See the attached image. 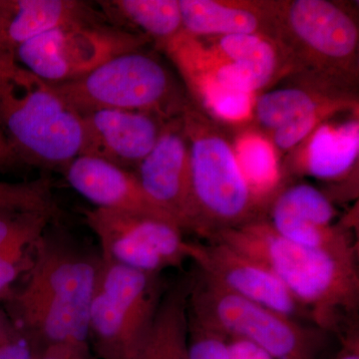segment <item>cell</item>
<instances>
[{
	"label": "cell",
	"mask_w": 359,
	"mask_h": 359,
	"mask_svg": "<svg viewBox=\"0 0 359 359\" xmlns=\"http://www.w3.org/2000/svg\"><path fill=\"white\" fill-rule=\"evenodd\" d=\"M221 241L268 266L325 332L347 330L358 309V252L311 249L276 233L266 218L219 231Z\"/></svg>",
	"instance_id": "cell-2"
},
{
	"label": "cell",
	"mask_w": 359,
	"mask_h": 359,
	"mask_svg": "<svg viewBox=\"0 0 359 359\" xmlns=\"http://www.w3.org/2000/svg\"><path fill=\"white\" fill-rule=\"evenodd\" d=\"M192 275L168 285L154 323L135 359H189V297Z\"/></svg>",
	"instance_id": "cell-20"
},
{
	"label": "cell",
	"mask_w": 359,
	"mask_h": 359,
	"mask_svg": "<svg viewBox=\"0 0 359 359\" xmlns=\"http://www.w3.org/2000/svg\"><path fill=\"white\" fill-rule=\"evenodd\" d=\"M183 32L195 39L240 33H263L271 37V11L266 4L216 0H179Z\"/></svg>",
	"instance_id": "cell-18"
},
{
	"label": "cell",
	"mask_w": 359,
	"mask_h": 359,
	"mask_svg": "<svg viewBox=\"0 0 359 359\" xmlns=\"http://www.w3.org/2000/svg\"><path fill=\"white\" fill-rule=\"evenodd\" d=\"M193 261L233 294L294 320H311L308 311L268 266L235 248L217 240L196 244Z\"/></svg>",
	"instance_id": "cell-12"
},
{
	"label": "cell",
	"mask_w": 359,
	"mask_h": 359,
	"mask_svg": "<svg viewBox=\"0 0 359 359\" xmlns=\"http://www.w3.org/2000/svg\"><path fill=\"white\" fill-rule=\"evenodd\" d=\"M294 169L323 181H339L355 166L359 153L358 119L325 122L299 144Z\"/></svg>",
	"instance_id": "cell-17"
},
{
	"label": "cell",
	"mask_w": 359,
	"mask_h": 359,
	"mask_svg": "<svg viewBox=\"0 0 359 359\" xmlns=\"http://www.w3.org/2000/svg\"><path fill=\"white\" fill-rule=\"evenodd\" d=\"M231 144L250 193L264 212L283 188L276 149L256 131H243Z\"/></svg>",
	"instance_id": "cell-23"
},
{
	"label": "cell",
	"mask_w": 359,
	"mask_h": 359,
	"mask_svg": "<svg viewBox=\"0 0 359 359\" xmlns=\"http://www.w3.org/2000/svg\"><path fill=\"white\" fill-rule=\"evenodd\" d=\"M273 228L283 224L334 226L337 211L327 196L309 184L283 187L269 208Z\"/></svg>",
	"instance_id": "cell-24"
},
{
	"label": "cell",
	"mask_w": 359,
	"mask_h": 359,
	"mask_svg": "<svg viewBox=\"0 0 359 359\" xmlns=\"http://www.w3.org/2000/svg\"><path fill=\"white\" fill-rule=\"evenodd\" d=\"M334 106L355 111L358 100L346 93V88L313 78L309 86L283 87L256 96L252 116L271 133L294 120Z\"/></svg>",
	"instance_id": "cell-16"
},
{
	"label": "cell",
	"mask_w": 359,
	"mask_h": 359,
	"mask_svg": "<svg viewBox=\"0 0 359 359\" xmlns=\"http://www.w3.org/2000/svg\"><path fill=\"white\" fill-rule=\"evenodd\" d=\"M150 40L107 22L57 26L23 44L16 63L51 84L84 77L110 59L142 49Z\"/></svg>",
	"instance_id": "cell-9"
},
{
	"label": "cell",
	"mask_w": 359,
	"mask_h": 359,
	"mask_svg": "<svg viewBox=\"0 0 359 359\" xmlns=\"http://www.w3.org/2000/svg\"><path fill=\"white\" fill-rule=\"evenodd\" d=\"M226 359H276L263 348L238 337H228Z\"/></svg>",
	"instance_id": "cell-29"
},
{
	"label": "cell",
	"mask_w": 359,
	"mask_h": 359,
	"mask_svg": "<svg viewBox=\"0 0 359 359\" xmlns=\"http://www.w3.org/2000/svg\"><path fill=\"white\" fill-rule=\"evenodd\" d=\"M182 117L189 144L195 233L211 240L219 231L266 218L226 135L193 103Z\"/></svg>",
	"instance_id": "cell-4"
},
{
	"label": "cell",
	"mask_w": 359,
	"mask_h": 359,
	"mask_svg": "<svg viewBox=\"0 0 359 359\" xmlns=\"http://www.w3.org/2000/svg\"><path fill=\"white\" fill-rule=\"evenodd\" d=\"M187 89L214 119L242 124L252 117L256 95L226 89L198 73L181 74Z\"/></svg>",
	"instance_id": "cell-25"
},
{
	"label": "cell",
	"mask_w": 359,
	"mask_h": 359,
	"mask_svg": "<svg viewBox=\"0 0 359 359\" xmlns=\"http://www.w3.org/2000/svg\"><path fill=\"white\" fill-rule=\"evenodd\" d=\"M205 49L222 61L250 71L262 87L268 86L285 68L292 69L276 40L263 33H240L212 37Z\"/></svg>",
	"instance_id": "cell-22"
},
{
	"label": "cell",
	"mask_w": 359,
	"mask_h": 359,
	"mask_svg": "<svg viewBox=\"0 0 359 359\" xmlns=\"http://www.w3.org/2000/svg\"><path fill=\"white\" fill-rule=\"evenodd\" d=\"M39 351L7 313L0 311V359H36Z\"/></svg>",
	"instance_id": "cell-27"
},
{
	"label": "cell",
	"mask_w": 359,
	"mask_h": 359,
	"mask_svg": "<svg viewBox=\"0 0 359 359\" xmlns=\"http://www.w3.org/2000/svg\"><path fill=\"white\" fill-rule=\"evenodd\" d=\"M86 223L100 247V257L127 268L162 273L195 257L196 243L187 242L174 222L117 210L94 208Z\"/></svg>",
	"instance_id": "cell-10"
},
{
	"label": "cell",
	"mask_w": 359,
	"mask_h": 359,
	"mask_svg": "<svg viewBox=\"0 0 359 359\" xmlns=\"http://www.w3.org/2000/svg\"><path fill=\"white\" fill-rule=\"evenodd\" d=\"M36 359H93L88 342H66L45 347Z\"/></svg>",
	"instance_id": "cell-28"
},
{
	"label": "cell",
	"mask_w": 359,
	"mask_h": 359,
	"mask_svg": "<svg viewBox=\"0 0 359 359\" xmlns=\"http://www.w3.org/2000/svg\"><path fill=\"white\" fill-rule=\"evenodd\" d=\"M334 359H359V337L353 327L342 337V346Z\"/></svg>",
	"instance_id": "cell-30"
},
{
	"label": "cell",
	"mask_w": 359,
	"mask_h": 359,
	"mask_svg": "<svg viewBox=\"0 0 359 359\" xmlns=\"http://www.w3.org/2000/svg\"><path fill=\"white\" fill-rule=\"evenodd\" d=\"M182 116L167 122L154 148L134 173L160 210L184 231L195 233L189 144Z\"/></svg>",
	"instance_id": "cell-11"
},
{
	"label": "cell",
	"mask_w": 359,
	"mask_h": 359,
	"mask_svg": "<svg viewBox=\"0 0 359 359\" xmlns=\"http://www.w3.org/2000/svg\"><path fill=\"white\" fill-rule=\"evenodd\" d=\"M54 85L80 115L124 110L171 120L192 103L164 63L142 49L120 54L74 81Z\"/></svg>",
	"instance_id": "cell-6"
},
{
	"label": "cell",
	"mask_w": 359,
	"mask_h": 359,
	"mask_svg": "<svg viewBox=\"0 0 359 359\" xmlns=\"http://www.w3.org/2000/svg\"><path fill=\"white\" fill-rule=\"evenodd\" d=\"M32 252L25 285L4 299L9 318L39 353L52 344L88 342L100 255L90 254L50 226Z\"/></svg>",
	"instance_id": "cell-1"
},
{
	"label": "cell",
	"mask_w": 359,
	"mask_h": 359,
	"mask_svg": "<svg viewBox=\"0 0 359 359\" xmlns=\"http://www.w3.org/2000/svg\"><path fill=\"white\" fill-rule=\"evenodd\" d=\"M228 337L189 313V359H226Z\"/></svg>",
	"instance_id": "cell-26"
},
{
	"label": "cell",
	"mask_w": 359,
	"mask_h": 359,
	"mask_svg": "<svg viewBox=\"0 0 359 359\" xmlns=\"http://www.w3.org/2000/svg\"><path fill=\"white\" fill-rule=\"evenodd\" d=\"M169 120L148 113L97 110L81 115L79 156L135 172L159 140Z\"/></svg>",
	"instance_id": "cell-13"
},
{
	"label": "cell",
	"mask_w": 359,
	"mask_h": 359,
	"mask_svg": "<svg viewBox=\"0 0 359 359\" xmlns=\"http://www.w3.org/2000/svg\"><path fill=\"white\" fill-rule=\"evenodd\" d=\"M0 129L20 163L32 166L63 171L81 150V115L18 63L0 66Z\"/></svg>",
	"instance_id": "cell-3"
},
{
	"label": "cell",
	"mask_w": 359,
	"mask_h": 359,
	"mask_svg": "<svg viewBox=\"0 0 359 359\" xmlns=\"http://www.w3.org/2000/svg\"><path fill=\"white\" fill-rule=\"evenodd\" d=\"M75 22L107 21L98 7L89 2L0 0V66L16 63L18 49L37 35Z\"/></svg>",
	"instance_id": "cell-14"
},
{
	"label": "cell",
	"mask_w": 359,
	"mask_h": 359,
	"mask_svg": "<svg viewBox=\"0 0 359 359\" xmlns=\"http://www.w3.org/2000/svg\"><path fill=\"white\" fill-rule=\"evenodd\" d=\"M6 186L4 183H0V205L6 203Z\"/></svg>",
	"instance_id": "cell-32"
},
{
	"label": "cell",
	"mask_w": 359,
	"mask_h": 359,
	"mask_svg": "<svg viewBox=\"0 0 359 359\" xmlns=\"http://www.w3.org/2000/svg\"><path fill=\"white\" fill-rule=\"evenodd\" d=\"M271 36L290 68L348 88L358 76V21L344 6L327 0L269 4Z\"/></svg>",
	"instance_id": "cell-5"
},
{
	"label": "cell",
	"mask_w": 359,
	"mask_h": 359,
	"mask_svg": "<svg viewBox=\"0 0 359 359\" xmlns=\"http://www.w3.org/2000/svg\"><path fill=\"white\" fill-rule=\"evenodd\" d=\"M96 6L109 25L154 40L161 49L183 32L179 0H103Z\"/></svg>",
	"instance_id": "cell-21"
},
{
	"label": "cell",
	"mask_w": 359,
	"mask_h": 359,
	"mask_svg": "<svg viewBox=\"0 0 359 359\" xmlns=\"http://www.w3.org/2000/svg\"><path fill=\"white\" fill-rule=\"evenodd\" d=\"M189 313L226 337L248 340L276 359H318L327 334L233 294L199 269L192 275Z\"/></svg>",
	"instance_id": "cell-8"
},
{
	"label": "cell",
	"mask_w": 359,
	"mask_h": 359,
	"mask_svg": "<svg viewBox=\"0 0 359 359\" xmlns=\"http://www.w3.org/2000/svg\"><path fill=\"white\" fill-rule=\"evenodd\" d=\"M18 163L20 161L16 158L8 141L6 140V136L0 129V171L8 169Z\"/></svg>",
	"instance_id": "cell-31"
},
{
	"label": "cell",
	"mask_w": 359,
	"mask_h": 359,
	"mask_svg": "<svg viewBox=\"0 0 359 359\" xmlns=\"http://www.w3.org/2000/svg\"><path fill=\"white\" fill-rule=\"evenodd\" d=\"M63 172L71 188L95 208L159 217L176 223L151 201L134 172L85 156H78Z\"/></svg>",
	"instance_id": "cell-15"
},
{
	"label": "cell",
	"mask_w": 359,
	"mask_h": 359,
	"mask_svg": "<svg viewBox=\"0 0 359 359\" xmlns=\"http://www.w3.org/2000/svg\"><path fill=\"white\" fill-rule=\"evenodd\" d=\"M167 287L162 273L101 259L89 313L88 342L97 358H136Z\"/></svg>",
	"instance_id": "cell-7"
},
{
	"label": "cell",
	"mask_w": 359,
	"mask_h": 359,
	"mask_svg": "<svg viewBox=\"0 0 359 359\" xmlns=\"http://www.w3.org/2000/svg\"><path fill=\"white\" fill-rule=\"evenodd\" d=\"M55 211L15 209L0 205V297L29 269L34 245L50 226Z\"/></svg>",
	"instance_id": "cell-19"
}]
</instances>
